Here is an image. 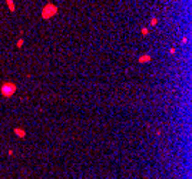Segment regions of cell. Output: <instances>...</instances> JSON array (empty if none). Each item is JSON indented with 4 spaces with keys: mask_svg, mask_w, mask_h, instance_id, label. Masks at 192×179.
I'll return each mask as SVG.
<instances>
[{
    "mask_svg": "<svg viewBox=\"0 0 192 179\" xmlns=\"http://www.w3.org/2000/svg\"><path fill=\"white\" fill-rule=\"evenodd\" d=\"M156 23H158V19H156V17H154V19H150V24H152V26H155Z\"/></svg>",
    "mask_w": 192,
    "mask_h": 179,
    "instance_id": "7",
    "label": "cell"
},
{
    "mask_svg": "<svg viewBox=\"0 0 192 179\" xmlns=\"http://www.w3.org/2000/svg\"><path fill=\"white\" fill-rule=\"evenodd\" d=\"M176 52V50H175V49H173V47H171V49H169V53H171V55H173V53Z\"/></svg>",
    "mask_w": 192,
    "mask_h": 179,
    "instance_id": "9",
    "label": "cell"
},
{
    "mask_svg": "<svg viewBox=\"0 0 192 179\" xmlns=\"http://www.w3.org/2000/svg\"><path fill=\"white\" fill-rule=\"evenodd\" d=\"M57 12H59V9H57L56 5H53V3H46L42 9V19L43 20L53 19V17L57 14Z\"/></svg>",
    "mask_w": 192,
    "mask_h": 179,
    "instance_id": "1",
    "label": "cell"
},
{
    "mask_svg": "<svg viewBox=\"0 0 192 179\" xmlns=\"http://www.w3.org/2000/svg\"><path fill=\"white\" fill-rule=\"evenodd\" d=\"M23 46V39H19L17 40V47H22Z\"/></svg>",
    "mask_w": 192,
    "mask_h": 179,
    "instance_id": "8",
    "label": "cell"
},
{
    "mask_svg": "<svg viewBox=\"0 0 192 179\" xmlns=\"http://www.w3.org/2000/svg\"><path fill=\"white\" fill-rule=\"evenodd\" d=\"M141 32H142V34H143V36H146V34L149 33V30H148V27H142V30H141Z\"/></svg>",
    "mask_w": 192,
    "mask_h": 179,
    "instance_id": "6",
    "label": "cell"
},
{
    "mask_svg": "<svg viewBox=\"0 0 192 179\" xmlns=\"http://www.w3.org/2000/svg\"><path fill=\"white\" fill-rule=\"evenodd\" d=\"M14 135L16 136H19V138H24L26 136V132H24V129H22V127H14Z\"/></svg>",
    "mask_w": 192,
    "mask_h": 179,
    "instance_id": "3",
    "label": "cell"
},
{
    "mask_svg": "<svg viewBox=\"0 0 192 179\" xmlns=\"http://www.w3.org/2000/svg\"><path fill=\"white\" fill-rule=\"evenodd\" d=\"M16 89H17L16 83H13V82H5L3 85L0 86V93L3 95L5 98H12L16 93Z\"/></svg>",
    "mask_w": 192,
    "mask_h": 179,
    "instance_id": "2",
    "label": "cell"
},
{
    "mask_svg": "<svg viewBox=\"0 0 192 179\" xmlns=\"http://www.w3.org/2000/svg\"><path fill=\"white\" fill-rule=\"evenodd\" d=\"M150 59H152L150 55H142V56L138 59V62H139V63H145V62H150Z\"/></svg>",
    "mask_w": 192,
    "mask_h": 179,
    "instance_id": "4",
    "label": "cell"
},
{
    "mask_svg": "<svg viewBox=\"0 0 192 179\" xmlns=\"http://www.w3.org/2000/svg\"><path fill=\"white\" fill-rule=\"evenodd\" d=\"M6 5L9 7L10 12H14L16 10V5H14V0H6Z\"/></svg>",
    "mask_w": 192,
    "mask_h": 179,
    "instance_id": "5",
    "label": "cell"
}]
</instances>
